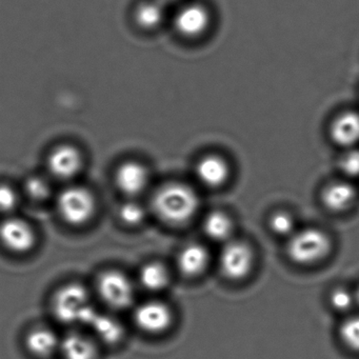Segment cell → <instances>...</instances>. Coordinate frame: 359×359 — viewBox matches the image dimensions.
I'll use <instances>...</instances> for the list:
<instances>
[{"label": "cell", "instance_id": "cell-12", "mask_svg": "<svg viewBox=\"0 0 359 359\" xmlns=\"http://www.w3.org/2000/svg\"><path fill=\"white\" fill-rule=\"evenodd\" d=\"M197 180L208 188H220L230 177V167L219 155L210 154L199 159L195 167Z\"/></svg>", "mask_w": 359, "mask_h": 359}, {"label": "cell", "instance_id": "cell-7", "mask_svg": "<svg viewBox=\"0 0 359 359\" xmlns=\"http://www.w3.org/2000/svg\"><path fill=\"white\" fill-rule=\"evenodd\" d=\"M0 243L16 254H26L34 248L36 234L27 220L9 215L0 222Z\"/></svg>", "mask_w": 359, "mask_h": 359}, {"label": "cell", "instance_id": "cell-20", "mask_svg": "<svg viewBox=\"0 0 359 359\" xmlns=\"http://www.w3.org/2000/svg\"><path fill=\"white\" fill-rule=\"evenodd\" d=\"M203 232L209 238L222 243L231 241L234 229L230 216L222 211L210 212L203 220Z\"/></svg>", "mask_w": 359, "mask_h": 359}, {"label": "cell", "instance_id": "cell-22", "mask_svg": "<svg viewBox=\"0 0 359 359\" xmlns=\"http://www.w3.org/2000/svg\"><path fill=\"white\" fill-rule=\"evenodd\" d=\"M339 337L348 350L359 353V315L348 317L341 323Z\"/></svg>", "mask_w": 359, "mask_h": 359}, {"label": "cell", "instance_id": "cell-23", "mask_svg": "<svg viewBox=\"0 0 359 359\" xmlns=\"http://www.w3.org/2000/svg\"><path fill=\"white\" fill-rule=\"evenodd\" d=\"M147 212L137 201H127L119 207L118 217L128 226H137L146 219Z\"/></svg>", "mask_w": 359, "mask_h": 359}, {"label": "cell", "instance_id": "cell-18", "mask_svg": "<svg viewBox=\"0 0 359 359\" xmlns=\"http://www.w3.org/2000/svg\"><path fill=\"white\" fill-rule=\"evenodd\" d=\"M64 359H97L95 342L81 333H70L60 339V350Z\"/></svg>", "mask_w": 359, "mask_h": 359}, {"label": "cell", "instance_id": "cell-9", "mask_svg": "<svg viewBox=\"0 0 359 359\" xmlns=\"http://www.w3.org/2000/svg\"><path fill=\"white\" fill-rule=\"evenodd\" d=\"M133 318L142 331L148 334H161L167 331L173 323V313L165 302L149 300L136 308Z\"/></svg>", "mask_w": 359, "mask_h": 359}, {"label": "cell", "instance_id": "cell-30", "mask_svg": "<svg viewBox=\"0 0 359 359\" xmlns=\"http://www.w3.org/2000/svg\"><path fill=\"white\" fill-rule=\"evenodd\" d=\"M159 1L167 5V4L174 3V1H177V0H159Z\"/></svg>", "mask_w": 359, "mask_h": 359}, {"label": "cell", "instance_id": "cell-6", "mask_svg": "<svg viewBox=\"0 0 359 359\" xmlns=\"http://www.w3.org/2000/svg\"><path fill=\"white\" fill-rule=\"evenodd\" d=\"M254 266V253L248 243L241 241L224 243L219 255L222 274L231 280H241L251 273Z\"/></svg>", "mask_w": 359, "mask_h": 359}, {"label": "cell", "instance_id": "cell-25", "mask_svg": "<svg viewBox=\"0 0 359 359\" xmlns=\"http://www.w3.org/2000/svg\"><path fill=\"white\" fill-rule=\"evenodd\" d=\"M25 192L32 201H43L49 198L52 193L51 186L45 178L32 176L26 180Z\"/></svg>", "mask_w": 359, "mask_h": 359}, {"label": "cell", "instance_id": "cell-24", "mask_svg": "<svg viewBox=\"0 0 359 359\" xmlns=\"http://www.w3.org/2000/svg\"><path fill=\"white\" fill-rule=\"evenodd\" d=\"M271 230L279 236L290 237L296 231L295 220L291 214L285 211H277L270 217Z\"/></svg>", "mask_w": 359, "mask_h": 359}, {"label": "cell", "instance_id": "cell-3", "mask_svg": "<svg viewBox=\"0 0 359 359\" xmlns=\"http://www.w3.org/2000/svg\"><path fill=\"white\" fill-rule=\"evenodd\" d=\"M56 207L60 218L73 226L87 224L96 213V198L89 189L70 186L58 194Z\"/></svg>", "mask_w": 359, "mask_h": 359}, {"label": "cell", "instance_id": "cell-2", "mask_svg": "<svg viewBox=\"0 0 359 359\" xmlns=\"http://www.w3.org/2000/svg\"><path fill=\"white\" fill-rule=\"evenodd\" d=\"M94 309L89 291L81 283L62 285L52 298V310L60 323L85 325Z\"/></svg>", "mask_w": 359, "mask_h": 359}, {"label": "cell", "instance_id": "cell-10", "mask_svg": "<svg viewBox=\"0 0 359 359\" xmlns=\"http://www.w3.org/2000/svg\"><path fill=\"white\" fill-rule=\"evenodd\" d=\"M211 16L207 8L199 4H189L176 12L174 28L182 36L195 39L209 28Z\"/></svg>", "mask_w": 359, "mask_h": 359}, {"label": "cell", "instance_id": "cell-13", "mask_svg": "<svg viewBox=\"0 0 359 359\" xmlns=\"http://www.w3.org/2000/svg\"><path fill=\"white\" fill-rule=\"evenodd\" d=\"M330 136L337 146L354 148L359 142V113L346 111L338 115L331 123Z\"/></svg>", "mask_w": 359, "mask_h": 359}, {"label": "cell", "instance_id": "cell-19", "mask_svg": "<svg viewBox=\"0 0 359 359\" xmlns=\"http://www.w3.org/2000/svg\"><path fill=\"white\" fill-rule=\"evenodd\" d=\"M165 4L159 0H146L134 12V20L144 30H153L163 24L165 18Z\"/></svg>", "mask_w": 359, "mask_h": 359}, {"label": "cell", "instance_id": "cell-21", "mask_svg": "<svg viewBox=\"0 0 359 359\" xmlns=\"http://www.w3.org/2000/svg\"><path fill=\"white\" fill-rule=\"evenodd\" d=\"M138 279L144 289L151 292H158L169 285L170 273L161 262H151L142 266Z\"/></svg>", "mask_w": 359, "mask_h": 359}, {"label": "cell", "instance_id": "cell-11", "mask_svg": "<svg viewBox=\"0 0 359 359\" xmlns=\"http://www.w3.org/2000/svg\"><path fill=\"white\" fill-rule=\"evenodd\" d=\"M149 182L150 173L146 165L140 161H125L119 165L115 172V184L127 196L134 197L142 194L148 188Z\"/></svg>", "mask_w": 359, "mask_h": 359}, {"label": "cell", "instance_id": "cell-4", "mask_svg": "<svg viewBox=\"0 0 359 359\" xmlns=\"http://www.w3.org/2000/svg\"><path fill=\"white\" fill-rule=\"evenodd\" d=\"M330 237L323 231L315 228L296 230L287 245V256L298 264H312L327 257L331 251Z\"/></svg>", "mask_w": 359, "mask_h": 359}, {"label": "cell", "instance_id": "cell-27", "mask_svg": "<svg viewBox=\"0 0 359 359\" xmlns=\"http://www.w3.org/2000/svg\"><path fill=\"white\" fill-rule=\"evenodd\" d=\"M20 203V195L13 187L0 184V213L11 214Z\"/></svg>", "mask_w": 359, "mask_h": 359}, {"label": "cell", "instance_id": "cell-17", "mask_svg": "<svg viewBox=\"0 0 359 359\" xmlns=\"http://www.w3.org/2000/svg\"><path fill=\"white\" fill-rule=\"evenodd\" d=\"M60 338L49 327H34L27 334V348L31 354L39 358L52 356L60 350Z\"/></svg>", "mask_w": 359, "mask_h": 359}, {"label": "cell", "instance_id": "cell-15", "mask_svg": "<svg viewBox=\"0 0 359 359\" xmlns=\"http://www.w3.org/2000/svg\"><path fill=\"white\" fill-rule=\"evenodd\" d=\"M92 329L96 336L107 344H118L123 337V325L118 319L94 309L85 325Z\"/></svg>", "mask_w": 359, "mask_h": 359}, {"label": "cell", "instance_id": "cell-29", "mask_svg": "<svg viewBox=\"0 0 359 359\" xmlns=\"http://www.w3.org/2000/svg\"><path fill=\"white\" fill-rule=\"evenodd\" d=\"M355 294V299H356V304H359V287L358 289L356 290V292H354Z\"/></svg>", "mask_w": 359, "mask_h": 359}, {"label": "cell", "instance_id": "cell-28", "mask_svg": "<svg viewBox=\"0 0 359 359\" xmlns=\"http://www.w3.org/2000/svg\"><path fill=\"white\" fill-rule=\"evenodd\" d=\"M340 170L348 177H358L359 176V150L348 149L344 156L340 158Z\"/></svg>", "mask_w": 359, "mask_h": 359}, {"label": "cell", "instance_id": "cell-26", "mask_svg": "<svg viewBox=\"0 0 359 359\" xmlns=\"http://www.w3.org/2000/svg\"><path fill=\"white\" fill-rule=\"evenodd\" d=\"M332 308L338 312H348L356 304L355 294L344 287L334 290L330 295Z\"/></svg>", "mask_w": 359, "mask_h": 359}, {"label": "cell", "instance_id": "cell-16", "mask_svg": "<svg viewBox=\"0 0 359 359\" xmlns=\"http://www.w3.org/2000/svg\"><path fill=\"white\" fill-rule=\"evenodd\" d=\"M357 192L346 182H335L327 184L321 193V201L332 212H344L354 203Z\"/></svg>", "mask_w": 359, "mask_h": 359}, {"label": "cell", "instance_id": "cell-8", "mask_svg": "<svg viewBox=\"0 0 359 359\" xmlns=\"http://www.w3.org/2000/svg\"><path fill=\"white\" fill-rule=\"evenodd\" d=\"M47 165L54 177L60 180H71L76 177L83 169V153L73 144H58L48 155Z\"/></svg>", "mask_w": 359, "mask_h": 359}, {"label": "cell", "instance_id": "cell-14", "mask_svg": "<svg viewBox=\"0 0 359 359\" xmlns=\"http://www.w3.org/2000/svg\"><path fill=\"white\" fill-rule=\"evenodd\" d=\"M210 262L209 252L201 243H193L184 245L177 255L178 271L184 276L197 277L205 272Z\"/></svg>", "mask_w": 359, "mask_h": 359}, {"label": "cell", "instance_id": "cell-1", "mask_svg": "<svg viewBox=\"0 0 359 359\" xmlns=\"http://www.w3.org/2000/svg\"><path fill=\"white\" fill-rule=\"evenodd\" d=\"M151 205L161 222L170 226H182L198 212L199 197L189 184L168 182L155 191Z\"/></svg>", "mask_w": 359, "mask_h": 359}, {"label": "cell", "instance_id": "cell-5", "mask_svg": "<svg viewBox=\"0 0 359 359\" xmlns=\"http://www.w3.org/2000/svg\"><path fill=\"white\" fill-rule=\"evenodd\" d=\"M96 289L102 302L115 310L129 308L135 297L131 279L118 270H107L98 276Z\"/></svg>", "mask_w": 359, "mask_h": 359}]
</instances>
